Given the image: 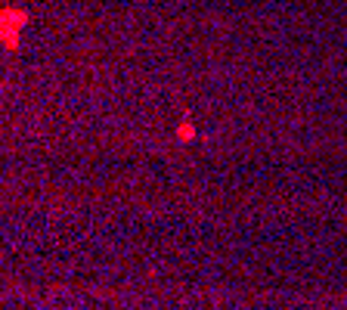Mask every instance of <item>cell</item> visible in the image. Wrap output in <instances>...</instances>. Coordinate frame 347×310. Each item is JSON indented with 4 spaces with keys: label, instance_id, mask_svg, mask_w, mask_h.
<instances>
[{
    "label": "cell",
    "instance_id": "6da1fadb",
    "mask_svg": "<svg viewBox=\"0 0 347 310\" xmlns=\"http://www.w3.org/2000/svg\"><path fill=\"white\" fill-rule=\"evenodd\" d=\"M22 25H25V16L22 13L3 10V13H0V37H3L6 44H16V35H19Z\"/></svg>",
    "mask_w": 347,
    "mask_h": 310
}]
</instances>
